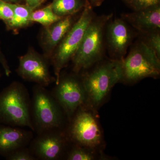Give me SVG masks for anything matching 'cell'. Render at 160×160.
I'll list each match as a JSON object with an SVG mask.
<instances>
[{"mask_svg": "<svg viewBox=\"0 0 160 160\" xmlns=\"http://www.w3.org/2000/svg\"><path fill=\"white\" fill-rule=\"evenodd\" d=\"M82 72L80 77L86 92V104L98 111L113 86L120 82V61L102 59Z\"/></svg>", "mask_w": 160, "mask_h": 160, "instance_id": "cell-1", "label": "cell"}, {"mask_svg": "<svg viewBox=\"0 0 160 160\" xmlns=\"http://www.w3.org/2000/svg\"><path fill=\"white\" fill-rule=\"evenodd\" d=\"M31 107V100L26 86L13 82L0 92V124L28 127L34 132Z\"/></svg>", "mask_w": 160, "mask_h": 160, "instance_id": "cell-2", "label": "cell"}, {"mask_svg": "<svg viewBox=\"0 0 160 160\" xmlns=\"http://www.w3.org/2000/svg\"><path fill=\"white\" fill-rule=\"evenodd\" d=\"M120 62L121 82L133 84L146 78L159 77L160 58L140 40L132 46L127 56Z\"/></svg>", "mask_w": 160, "mask_h": 160, "instance_id": "cell-3", "label": "cell"}, {"mask_svg": "<svg viewBox=\"0 0 160 160\" xmlns=\"http://www.w3.org/2000/svg\"><path fill=\"white\" fill-rule=\"evenodd\" d=\"M112 16L111 13L95 17L89 23L72 60L74 73L79 74L102 59L105 29Z\"/></svg>", "mask_w": 160, "mask_h": 160, "instance_id": "cell-4", "label": "cell"}, {"mask_svg": "<svg viewBox=\"0 0 160 160\" xmlns=\"http://www.w3.org/2000/svg\"><path fill=\"white\" fill-rule=\"evenodd\" d=\"M69 123L66 132L70 142L102 152L104 137L98 110L85 104L78 109Z\"/></svg>", "mask_w": 160, "mask_h": 160, "instance_id": "cell-5", "label": "cell"}, {"mask_svg": "<svg viewBox=\"0 0 160 160\" xmlns=\"http://www.w3.org/2000/svg\"><path fill=\"white\" fill-rule=\"evenodd\" d=\"M31 113L34 132L37 133L63 129L65 115L51 92L45 87L38 85L33 87Z\"/></svg>", "mask_w": 160, "mask_h": 160, "instance_id": "cell-6", "label": "cell"}, {"mask_svg": "<svg viewBox=\"0 0 160 160\" xmlns=\"http://www.w3.org/2000/svg\"><path fill=\"white\" fill-rule=\"evenodd\" d=\"M95 17L89 4L84 8L78 20L65 36L55 49L51 56L52 62L55 75V83L59 81L62 69L68 66L72 60L87 27Z\"/></svg>", "mask_w": 160, "mask_h": 160, "instance_id": "cell-7", "label": "cell"}, {"mask_svg": "<svg viewBox=\"0 0 160 160\" xmlns=\"http://www.w3.org/2000/svg\"><path fill=\"white\" fill-rule=\"evenodd\" d=\"M51 92L69 122L78 109L86 102V95L79 74L62 77Z\"/></svg>", "mask_w": 160, "mask_h": 160, "instance_id": "cell-8", "label": "cell"}, {"mask_svg": "<svg viewBox=\"0 0 160 160\" xmlns=\"http://www.w3.org/2000/svg\"><path fill=\"white\" fill-rule=\"evenodd\" d=\"M70 142L63 129L46 130L32 138L29 149L37 159L57 160L65 157Z\"/></svg>", "mask_w": 160, "mask_h": 160, "instance_id": "cell-9", "label": "cell"}, {"mask_svg": "<svg viewBox=\"0 0 160 160\" xmlns=\"http://www.w3.org/2000/svg\"><path fill=\"white\" fill-rule=\"evenodd\" d=\"M46 59L36 52L29 50L19 58L17 72L25 81L34 82L39 86L47 87L55 82V78L50 75Z\"/></svg>", "mask_w": 160, "mask_h": 160, "instance_id": "cell-10", "label": "cell"}, {"mask_svg": "<svg viewBox=\"0 0 160 160\" xmlns=\"http://www.w3.org/2000/svg\"><path fill=\"white\" fill-rule=\"evenodd\" d=\"M107 48L112 59L120 60L126 56L134 38V33L122 18L112 19L106 26Z\"/></svg>", "mask_w": 160, "mask_h": 160, "instance_id": "cell-11", "label": "cell"}, {"mask_svg": "<svg viewBox=\"0 0 160 160\" xmlns=\"http://www.w3.org/2000/svg\"><path fill=\"white\" fill-rule=\"evenodd\" d=\"M33 136L32 130L0 124V155L6 158L18 149L27 147Z\"/></svg>", "mask_w": 160, "mask_h": 160, "instance_id": "cell-12", "label": "cell"}, {"mask_svg": "<svg viewBox=\"0 0 160 160\" xmlns=\"http://www.w3.org/2000/svg\"><path fill=\"white\" fill-rule=\"evenodd\" d=\"M121 17L140 33L160 31V4L139 11L124 13Z\"/></svg>", "mask_w": 160, "mask_h": 160, "instance_id": "cell-13", "label": "cell"}, {"mask_svg": "<svg viewBox=\"0 0 160 160\" xmlns=\"http://www.w3.org/2000/svg\"><path fill=\"white\" fill-rule=\"evenodd\" d=\"M74 23L72 15L68 16L45 27L42 42L46 58L51 57L55 49Z\"/></svg>", "mask_w": 160, "mask_h": 160, "instance_id": "cell-14", "label": "cell"}, {"mask_svg": "<svg viewBox=\"0 0 160 160\" xmlns=\"http://www.w3.org/2000/svg\"><path fill=\"white\" fill-rule=\"evenodd\" d=\"M10 5L13 10V17L6 25L8 29L17 30L28 26L32 22L30 21L31 14L36 8L27 4L22 5L18 3H10Z\"/></svg>", "mask_w": 160, "mask_h": 160, "instance_id": "cell-15", "label": "cell"}, {"mask_svg": "<svg viewBox=\"0 0 160 160\" xmlns=\"http://www.w3.org/2000/svg\"><path fill=\"white\" fill-rule=\"evenodd\" d=\"M50 5L54 13L63 18L77 13L88 4L84 0H53Z\"/></svg>", "mask_w": 160, "mask_h": 160, "instance_id": "cell-16", "label": "cell"}, {"mask_svg": "<svg viewBox=\"0 0 160 160\" xmlns=\"http://www.w3.org/2000/svg\"><path fill=\"white\" fill-rule=\"evenodd\" d=\"M68 150L65 158L68 160H95L106 159L102 152L98 151L87 147L73 144Z\"/></svg>", "mask_w": 160, "mask_h": 160, "instance_id": "cell-17", "label": "cell"}, {"mask_svg": "<svg viewBox=\"0 0 160 160\" xmlns=\"http://www.w3.org/2000/svg\"><path fill=\"white\" fill-rule=\"evenodd\" d=\"M62 18L54 13L51 5H49L42 9L34 10L32 13L30 21L32 22H36L41 24L44 27H46Z\"/></svg>", "mask_w": 160, "mask_h": 160, "instance_id": "cell-18", "label": "cell"}, {"mask_svg": "<svg viewBox=\"0 0 160 160\" xmlns=\"http://www.w3.org/2000/svg\"><path fill=\"white\" fill-rule=\"evenodd\" d=\"M140 40L152 49L160 58V31L151 32L146 33H140Z\"/></svg>", "mask_w": 160, "mask_h": 160, "instance_id": "cell-19", "label": "cell"}, {"mask_svg": "<svg viewBox=\"0 0 160 160\" xmlns=\"http://www.w3.org/2000/svg\"><path fill=\"white\" fill-rule=\"evenodd\" d=\"M133 11H139L160 4V0H122Z\"/></svg>", "mask_w": 160, "mask_h": 160, "instance_id": "cell-20", "label": "cell"}, {"mask_svg": "<svg viewBox=\"0 0 160 160\" xmlns=\"http://www.w3.org/2000/svg\"><path fill=\"white\" fill-rule=\"evenodd\" d=\"M6 159L8 160H37L27 147L18 149L6 157Z\"/></svg>", "mask_w": 160, "mask_h": 160, "instance_id": "cell-21", "label": "cell"}, {"mask_svg": "<svg viewBox=\"0 0 160 160\" xmlns=\"http://www.w3.org/2000/svg\"><path fill=\"white\" fill-rule=\"evenodd\" d=\"M13 17V11L10 3L0 0V19L6 25L9 24Z\"/></svg>", "mask_w": 160, "mask_h": 160, "instance_id": "cell-22", "label": "cell"}, {"mask_svg": "<svg viewBox=\"0 0 160 160\" xmlns=\"http://www.w3.org/2000/svg\"><path fill=\"white\" fill-rule=\"evenodd\" d=\"M0 64L2 66L5 74L7 76L9 77L11 73V71L8 65V62L1 51V49H0Z\"/></svg>", "mask_w": 160, "mask_h": 160, "instance_id": "cell-23", "label": "cell"}, {"mask_svg": "<svg viewBox=\"0 0 160 160\" xmlns=\"http://www.w3.org/2000/svg\"><path fill=\"white\" fill-rule=\"evenodd\" d=\"M26 4L31 7L37 8L41 6L44 0H26Z\"/></svg>", "mask_w": 160, "mask_h": 160, "instance_id": "cell-24", "label": "cell"}, {"mask_svg": "<svg viewBox=\"0 0 160 160\" xmlns=\"http://www.w3.org/2000/svg\"><path fill=\"white\" fill-rule=\"evenodd\" d=\"M2 1L6 2L17 4V3H19L21 2V0H2Z\"/></svg>", "mask_w": 160, "mask_h": 160, "instance_id": "cell-25", "label": "cell"}, {"mask_svg": "<svg viewBox=\"0 0 160 160\" xmlns=\"http://www.w3.org/2000/svg\"><path fill=\"white\" fill-rule=\"evenodd\" d=\"M92 2H98V1H99V0H92Z\"/></svg>", "mask_w": 160, "mask_h": 160, "instance_id": "cell-26", "label": "cell"}, {"mask_svg": "<svg viewBox=\"0 0 160 160\" xmlns=\"http://www.w3.org/2000/svg\"><path fill=\"white\" fill-rule=\"evenodd\" d=\"M0 78H1V75H0Z\"/></svg>", "mask_w": 160, "mask_h": 160, "instance_id": "cell-27", "label": "cell"}]
</instances>
